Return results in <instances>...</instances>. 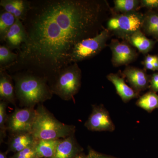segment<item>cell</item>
<instances>
[{
  "label": "cell",
  "mask_w": 158,
  "mask_h": 158,
  "mask_svg": "<svg viewBox=\"0 0 158 158\" xmlns=\"http://www.w3.org/2000/svg\"><path fill=\"white\" fill-rule=\"evenodd\" d=\"M107 78L114 85L117 94L124 103L140 97L139 94L126 84L122 75L120 76L117 73H110L107 76Z\"/></svg>",
  "instance_id": "cell-13"
},
{
  "label": "cell",
  "mask_w": 158,
  "mask_h": 158,
  "mask_svg": "<svg viewBox=\"0 0 158 158\" xmlns=\"http://www.w3.org/2000/svg\"><path fill=\"white\" fill-rule=\"evenodd\" d=\"M136 105L148 113L158 108V95L150 90L140 96Z\"/></svg>",
  "instance_id": "cell-20"
},
{
  "label": "cell",
  "mask_w": 158,
  "mask_h": 158,
  "mask_svg": "<svg viewBox=\"0 0 158 158\" xmlns=\"http://www.w3.org/2000/svg\"><path fill=\"white\" fill-rule=\"evenodd\" d=\"M92 108V112L85 122V127L92 131H113L115 124L104 106L93 105Z\"/></svg>",
  "instance_id": "cell-8"
},
{
  "label": "cell",
  "mask_w": 158,
  "mask_h": 158,
  "mask_svg": "<svg viewBox=\"0 0 158 158\" xmlns=\"http://www.w3.org/2000/svg\"><path fill=\"white\" fill-rule=\"evenodd\" d=\"M0 5L4 10L22 22L25 19L31 7L30 2L24 0H1Z\"/></svg>",
  "instance_id": "cell-14"
},
{
  "label": "cell",
  "mask_w": 158,
  "mask_h": 158,
  "mask_svg": "<svg viewBox=\"0 0 158 158\" xmlns=\"http://www.w3.org/2000/svg\"><path fill=\"white\" fill-rule=\"evenodd\" d=\"M151 64H152L153 66L154 69V71H158V56L155 61L153 63H151Z\"/></svg>",
  "instance_id": "cell-29"
},
{
  "label": "cell",
  "mask_w": 158,
  "mask_h": 158,
  "mask_svg": "<svg viewBox=\"0 0 158 158\" xmlns=\"http://www.w3.org/2000/svg\"><path fill=\"white\" fill-rule=\"evenodd\" d=\"M37 141L31 133L23 132L12 134L8 141V152H19Z\"/></svg>",
  "instance_id": "cell-16"
},
{
  "label": "cell",
  "mask_w": 158,
  "mask_h": 158,
  "mask_svg": "<svg viewBox=\"0 0 158 158\" xmlns=\"http://www.w3.org/2000/svg\"><path fill=\"white\" fill-rule=\"evenodd\" d=\"M19 55L15 53L6 45L0 46V66L1 70L9 66L18 59Z\"/></svg>",
  "instance_id": "cell-23"
},
{
  "label": "cell",
  "mask_w": 158,
  "mask_h": 158,
  "mask_svg": "<svg viewBox=\"0 0 158 158\" xmlns=\"http://www.w3.org/2000/svg\"><path fill=\"white\" fill-rule=\"evenodd\" d=\"M112 34L105 28L94 37L83 40L74 47L70 56L72 64L88 60L98 55L107 46V42Z\"/></svg>",
  "instance_id": "cell-6"
},
{
  "label": "cell",
  "mask_w": 158,
  "mask_h": 158,
  "mask_svg": "<svg viewBox=\"0 0 158 158\" xmlns=\"http://www.w3.org/2000/svg\"><path fill=\"white\" fill-rule=\"evenodd\" d=\"M83 150L75 135L60 139L53 156L51 158H74Z\"/></svg>",
  "instance_id": "cell-11"
},
{
  "label": "cell",
  "mask_w": 158,
  "mask_h": 158,
  "mask_svg": "<svg viewBox=\"0 0 158 158\" xmlns=\"http://www.w3.org/2000/svg\"><path fill=\"white\" fill-rule=\"evenodd\" d=\"M0 158H7V153L6 152L0 153Z\"/></svg>",
  "instance_id": "cell-30"
},
{
  "label": "cell",
  "mask_w": 158,
  "mask_h": 158,
  "mask_svg": "<svg viewBox=\"0 0 158 158\" xmlns=\"http://www.w3.org/2000/svg\"><path fill=\"white\" fill-rule=\"evenodd\" d=\"M123 40L127 41L143 55H146L150 52L156 43L155 41L146 37L141 30L131 34Z\"/></svg>",
  "instance_id": "cell-15"
},
{
  "label": "cell",
  "mask_w": 158,
  "mask_h": 158,
  "mask_svg": "<svg viewBox=\"0 0 158 158\" xmlns=\"http://www.w3.org/2000/svg\"><path fill=\"white\" fill-rule=\"evenodd\" d=\"M36 143V142L19 152L15 153L11 158H38L35 148Z\"/></svg>",
  "instance_id": "cell-25"
},
{
  "label": "cell",
  "mask_w": 158,
  "mask_h": 158,
  "mask_svg": "<svg viewBox=\"0 0 158 158\" xmlns=\"http://www.w3.org/2000/svg\"><path fill=\"white\" fill-rule=\"evenodd\" d=\"M36 116L34 107L15 108L8 117L6 128L12 134L23 132L31 133Z\"/></svg>",
  "instance_id": "cell-7"
},
{
  "label": "cell",
  "mask_w": 158,
  "mask_h": 158,
  "mask_svg": "<svg viewBox=\"0 0 158 158\" xmlns=\"http://www.w3.org/2000/svg\"><path fill=\"white\" fill-rule=\"evenodd\" d=\"M52 81L50 87L53 94L64 100H69L81 88V70L77 63H73L60 71Z\"/></svg>",
  "instance_id": "cell-4"
},
{
  "label": "cell",
  "mask_w": 158,
  "mask_h": 158,
  "mask_svg": "<svg viewBox=\"0 0 158 158\" xmlns=\"http://www.w3.org/2000/svg\"><path fill=\"white\" fill-rule=\"evenodd\" d=\"M113 3L112 9L114 13L124 14L138 11L140 9V0H114Z\"/></svg>",
  "instance_id": "cell-21"
},
{
  "label": "cell",
  "mask_w": 158,
  "mask_h": 158,
  "mask_svg": "<svg viewBox=\"0 0 158 158\" xmlns=\"http://www.w3.org/2000/svg\"><path fill=\"white\" fill-rule=\"evenodd\" d=\"M121 75L126 79L131 88L139 94L149 87L150 77L147 74L145 69L128 66Z\"/></svg>",
  "instance_id": "cell-10"
},
{
  "label": "cell",
  "mask_w": 158,
  "mask_h": 158,
  "mask_svg": "<svg viewBox=\"0 0 158 158\" xmlns=\"http://www.w3.org/2000/svg\"><path fill=\"white\" fill-rule=\"evenodd\" d=\"M12 77L4 70L0 72V99L16 106L15 90L12 82Z\"/></svg>",
  "instance_id": "cell-17"
},
{
  "label": "cell",
  "mask_w": 158,
  "mask_h": 158,
  "mask_svg": "<svg viewBox=\"0 0 158 158\" xmlns=\"http://www.w3.org/2000/svg\"><path fill=\"white\" fill-rule=\"evenodd\" d=\"M142 8L148 10L158 9V0H140V9Z\"/></svg>",
  "instance_id": "cell-26"
},
{
  "label": "cell",
  "mask_w": 158,
  "mask_h": 158,
  "mask_svg": "<svg viewBox=\"0 0 158 158\" xmlns=\"http://www.w3.org/2000/svg\"><path fill=\"white\" fill-rule=\"evenodd\" d=\"M7 102L1 101H0V140L1 143L6 137V131H7L6 123L8 117L7 114V108L8 106Z\"/></svg>",
  "instance_id": "cell-24"
},
{
  "label": "cell",
  "mask_w": 158,
  "mask_h": 158,
  "mask_svg": "<svg viewBox=\"0 0 158 158\" xmlns=\"http://www.w3.org/2000/svg\"><path fill=\"white\" fill-rule=\"evenodd\" d=\"M16 19L13 15L5 10L0 14V38L5 41V37L9 29L14 24Z\"/></svg>",
  "instance_id": "cell-22"
},
{
  "label": "cell",
  "mask_w": 158,
  "mask_h": 158,
  "mask_svg": "<svg viewBox=\"0 0 158 158\" xmlns=\"http://www.w3.org/2000/svg\"><path fill=\"white\" fill-rule=\"evenodd\" d=\"M16 98L24 107H34L36 105L50 99L53 94L46 78L31 74L12 77Z\"/></svg>",
  "instance_id": "cell-2"
},
{
  "label": "cell",
  "mask_w": 158,
  "mask_h": 158,
  "mask_svg": "<svg viewBox=\"0 0 158 158\" xmlns=\"http://www.w3.org/2000/svg\"><path fill=\"white\" fill-rule=\"evenodd\" d=\"M149 88L153 92H158V72L153 74L150 77Z\"/></svg>",
  "instance_id": "cell-27"
},
{
  "label": "cell",
  "mask_w": 158,
  "mask_h": 158,
  "mask_svg": "<svg viewBox=\"0 0 158 158\" xmlns=\"http://www.w3.org/2000/svg\"><path fill=\"white\" fill-rule=\"evenodd\" d=\"M29 11L20 61L43 71L47 79L48 74L53 79L72 64L76 44L105 28L103 23L112 10L106 1L50 0L31 6Z\"/></svg>",
  "instance_id": "cell-1"
},
{
  "label": "cell",
  "mask_w": 158,
  "mask_h": 158,
  "mask_svg": "<svg viewBox=\"0 0 158 158\" xmlns=\"http://www.w3.org/2000/svg\"><path fill=\"white\" fill-rule=\"evenodd\" d=\"M109 47L112 52L111 62L115 67L127 65L135 62L138 58L137 51L127 41L113 39Z\"/></svg>",
  "instance_id": "cell-9"
},
{
  "label": "cell",
  "mask_w": 158,
  "mask_h": 158,
  "mask_svg": "<svg viewBox=\"0 0 158 158\" xmlns=\"http://www.w3.org/2000/svg\"><path fill=\"white\" fill-rule=\"evenodd\" d=\"M144 14L138 11L124 14L114 13L108 19L106 28L112 35L124 40L136 31L141 30Z\"/></svg>",
  "instance_id": "cell-5"
},
{
  "label": "cell",
  "mask_w": 158,
  "mask_h": 158,
  "mask_svg": "<svg viewBox=\"0 0 158 158\" xmlns=\"http://www.w3.org/2000/svg\"><path fill=\"white\" fill-rule=\"evenodd\" d=\"M87 158H115L113 157L110 156L102 154L95 151L94 150L90 148L89 147L88 149V153L87 156Z\"/></svg>",
  "instance_id": "cell-28"
},
{
  "label": "cell",
  "mask_w": 158,
  "mask_h": 158,
  "mask_svg": "<svg viewBox=\"0 0 158 158\" xmlns=\"http://www.w3.org/2000/svg\"><path fill=\"white\" fill-rule=\"evenodd\" d=\"M59 140H37L35 148L38 158H51L53 156Z\"/></svg>",
  "instance_id": "cell-19"
},
{
  "label": "cell",
  "mask_w": 158,
  "mask_h": 158,
  "mask_svg": "<svg viewBox=\"0 0 158 158\" xmlns=\"http://www.w3.org/2000/svg\"><path fill=\"white\" fill-rule=\"evenodd\" d=\"M31 133L37 140H59L75 134L76 127L57 120L42 104L37 105Z\"/></svg>",
  "instance_id": "cell-3"
},
{
  "label": "cell",
  "mask_w": 158,
  "mask_h": 158,
  "mask_svg": "<svg viewBox=\"0 0 158 158\" xmlns=\"http://www.w3.org/2000/svg\"><path fill=\"white\" fill-rule=\"evenodd\" d=\"M74 158H87V156H86L83 154H79Z\"/></svg>",
  "instance_id": "cell-31"
},
{
  "label": "cell",
  "mask_w": 158,
  "mask_h": 158,
  "mask_svg": "<svg viewBox=\"0 0 158 158\" xmlns=\"http://www.w3.org/2000/svg\"><path fill=\"white\" fill-rule=\"evenodd\" d=\"M141 31L158 40V12L148 10L144 14Z\"/></svg>",
  "instance_id": "cell-18"
},
{
  "label": "cell",
  "mask_w": 158,
  "mask_h": 158,
  "mask_svg": "<svg viewBox=\"0 0 158 158\" xmlns=\"http://www.w3.org/2000/svg\"><path fill=\"white\" fill-rule=\"evenodd\" d=\"M26 40L27 32L25 27L22 21L16 19L14 24L9 29L5 37L6 46L10 49L17 48L19 50Z\"/></svg>",
  "instance_id": "cell-12"
}]
</instances>
